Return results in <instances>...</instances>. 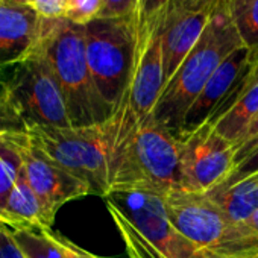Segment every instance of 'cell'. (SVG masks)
Wrapping results in <instances>:
<instances>
[{"label": "cell", "instance_id": "cell-1", "mask_svg": "<svg viewBox=\"0 0 258 258\" xmlns=\"http://www.w3.org/2000/svg\"><path fill=\"white\" fill-rule=\"evenodd\" d=\"M244 46L226 10L219 0L198 43L184 58L154 109V118L178 139L182 120L217 67L235 49Z\"/></svg>", "mask_w": 258, "mask_h": 258}, {"label": "cell", "instance_id": "cell-2", "mask_svg": "<svg viewBox=\"0 0 258 258\" xmlns=\"http://www.w3.org/2000/svg\"><path fill=\"white\" fill-rule=\"evenodd\" d=\"M181 188L179 140L151 115L111 157V193L148 191L164 196Z\"/></svg>", "mask_w": 258, "mask_h": 258}, {"label": "cell", "instance_id": "cell-3", "mask_svg": "<svg viewBox=\"0 0 258 258\" xmlns=\"http://www.w3.org/2000/svg\"><path fill=\"white\" fill-rule=\"evenodd\" d=\"M41 44L61 85L72 126L109 120L114 109L103 100L91 76L82 26L64 17L46 19Z\"/></svg>", "mask_w": 258, "mask_h": 258}, {"label": "cell", "instance_id": "cell-4", "mask_svg": "<svg viewBox=\"0 0 258 258\" xmlns=\"http://www.w3.org/2000/svg\"><path fill=\"white\" fill-rule=\"evenodd\" d=\"M161 199L170 223L213 258L258 256V234L232 222L205 193L178 188Z\"/></svg>", "mask_w": 258, "mask_h": 258}, {"label": "cell", "instance_id": "cell-5", "mask_svg": "<svg viewBox=\"0 0 258 258\" xmlns=\"http://www.w3.org/2000/svg\"><path fill=\"white\" fill-rule=\"evenodd\" d=\"M28 136L47 157L82 179L91 195L103 199L111 195V120L90 126H40L29 129Z\"/></svg>", "mask_w": 258, "mask_h": 258}, {"label": "cell", "instance_id": "cell-6", "mask_svg": "<svg viewBox=\"0 0 258 258\" xmlns=\"http://www.w3.org/2000/svg\"><path fill=\"white\" fill-rule=\"evenodd\" d=\"M0 96L28 131L40 126H72L61 85L43 44L26 59L0 73Z\"/></svg>", "mask_w": 258, "mask_h": 258}, {"label": "cell", "instance_id": "cell-7", "mask_svg": "<svg viewBox=\"0 0 258 258\" xmlns=\"http://www.w3.org/2000/svg\"><path fill=\"white\" fill-rule=\"evenodd\" d=\"M82 29L91 76L100 96L115 112L136 64L137 17H97Z\"/></svg>", "mask_w": 258, "mask_h": 258}, {"label": "cell", "instance_id": "cell-8", "mask_svg": "<svg viewBox=\"0 0 258 258\" xmlns=\"http://www.w3.org/2000/svg\"><path fill=\"white\" fill-rule=\"evenodd\" d=\"M160 20L158 13L139 32L137 56L131 81L118 109L109 118L114 133L112 151L154 115V109L166 87Z\"/></svg>", "mask_w": 258, "mask_h": 258}, {"label": "cell", "instance_id": "cell-9", "mask_svg": "<svg viewBox=\"0 0 258 258\" xmlns=\"http://www.w3.org/2000/svg\"><path fill=\"white\" fill-rule=\"evenodd\" d=\"M235 166L232 143L207 121L193 134L179 140V184L190 193H207L220 184Z\"/></svg>", "mask_w": 258, "mask_h": 258}, {"label": "cell", "instance_id": "cell-10", "mask_svg": "<svg viewBox=\"0 0 258 258\" xmlns=\"http://www.w3.org/2000/svg\"><path fill=\"white\" fill-rule=\"evenodd\" d=\"M167 258H213L169 220L163 199L148 191H117L108 198Z\"/></svg>", "mask_w": 258, "mask_h": 258}, {"label": "cell", "instance_id": "cell-11", "mask_svg": "<svg viewBox=\"0 0 258 258\" xmlns=\"http://www.w3.org/2000/svg\"><path fill=\"white\" fill-rule=\"evenodd\" d=\"M219 0H169L160 11L166 84L205 31Z\"/></svg>", "mask_w": 258, "mask_h": 258}, {"label": "cell", "instance_id": "cell-12", "mask_svg": "<svg viewBox=\"0 0 258 258\" xmlns=\"http://www.w3.org/2000/svg\"><path fill=\"white\" fill-rule=\"evenodd\" d=\"M23 161L26 178L41 205L44 229H50L64 204L91 195L90 187L82 179L47 157L29 140V136L23 146Z\"/></svg>", "mask_w": 258, "mask_h": 258}, {"label": "cell", "instance_id": "cell-13", "mask_svg": "<svg viewBox=\"0 0 258 258\" xmlns=\"http://www.w3.org/2000/svg\"><path fill=\"white\" fill-rule=\"evenodd\" d=\"M256 58L258 55L246 46L235 49L225 58L188 108L182 120L178 140L193 134L216 115V112L231 99Z\"/></svg>", "mask_w": 258, "mask_h": 258}, {"label": "cell", "instance_id": "cell-14", "mask_svg": "<svg viewBox=\"0 0 258 258\" xmlns=\"http://www.w3.org/2000/svg\"><path fill=\"white\" fill-rule=\"evenodd\" d=\"M44 23L29 5L0 4V73L34 53L43 41Z\"/></svg>", "mask_w": 258, "mask_h": 258}, {"label": "cell", "instance_id": "cell-15", "mask_svg": "<svg viewBox=\"0 0 258 258\" xmlns=\"http://www.w3.org/2000/svg\"><path fill=\"white\" fill-rule=\"evenodd\" d=\"M258 114V58L237 87L231 99L210 120L214 131L232 146L238 142L250 120Z\"/></svg>", "mask_w": 258, "mask_h": 258}, {"label": "cell", "instance_id": "cell-16", "mask_svg": "<svg viewBox=\"0 0 258 258\" xmlns=\"http://www.w3.org/2000/svg\"><path fill=\"white\" fill-rule=\"evenodd\" d=\"M205 195L232 222L244 225L258 210V173L232 185H216Z\"/></svg>", "mask_w": 258, "mask_h": 258}, {"label": "cell", "instance_id": "cell-17", "mask_svg": "<svg viewBox=\"0 0 258 258\" xmlns=\"http://www.w3.org/2000/svg\"><path fill=\"white\" fill-rule=\"evenodd\" d=\"M4 213H5L7 219L13 223L14 229H23V228L44 229L41 205H40V201H38L34 188L31 187V184L26 178L25 164L17 178L14 188L8 198Z\"/></svg>", "mask_w": 258, "mask_h": 258}, {"label": "cell", "instance_id": "cell-18", "mask_svg": "<svg viewBox=\"0 0 258 258\" xmlns=\"http://www.w3.org/2000/svg\"><path fill=\"white\" fill-rule=\"evenodd\" d=\"M26 140H28V133L26 134L10 133V134L0 136V216L4 219H7L4 211H5L8 198L25 164L23 146ZM10 225L13 228L11 222Z\"/></svg>", "mask_w": 258, "mask_h": 258}, {"label": "cell", "instance_id": "cell-19", "mask_svg": "<svg viewBox=\"0 0 258 258\" xmlns=\"http://www.w3.org/2000/svg\"><path fill=\"white\" fill-rule=\"evenodd\" d=\"M108 213L111 214L114 225L117 226L129 258H167L151 240H148L140 229L127 219V216L111 201L105 199Z\"/></svg>", "mask_w": 258, "mask_h": 258}, {"label": "cell", "instance_id": "cell-20", "mask_svg": "<svg viewBox=\"0 0 258 258\" xmlns=\"http://www.w3.org/2000/svg\"><path fill=\"white\" fill-rule=\"evenodd\" d=\"M13 235L26 258H67L58 235L50 229L23 228L14 229Z\"/></svg>", "mask_w": 258, "mask_h": 258}, {"label": "cell", "instance_id": "cell-21", "mask_svg": "<svg viewBox=\"0 0 258 258\" xmlns=\"http://www.w3.org/2000/svg\"><path fill=\"white\" fill-rule=\"evenodd\" d=\"M243 44L258 55V0H225Z\"/></svg>", "mask_w": 258, "mask_h": 258}, {"label": "cell", "instance_id": "cell-22", "mask_svg": "<svg viewBox=\"0 0 258 258\" xmlns=\"http://www.w3.org/2000/svg\"><path fill=\"white\" fill-rule=\"evenodd\" d=\"M102 5V0H69L64 19L75 25L84 26L100 16Z\"/></svg>", "mask_w": 258, "mask_h": 258}, {"label": "cell", "instance_id": "cell-23", "mask_svg": "<svg viewBox=\"0 0 258 258\" xmlns=\"http://www.w3.org/2000/svg\"><path fill=\"white\" fill-rule=\"evenodd\" d=\"M255 173H258V146L252 149L240 163H237L231 170V173L217 185H232Z\"/></svg>", "mask_w": 258, "mask_h": 258}, {"label": "cell", "instance_id": "cell-24", "mask_svg": "<svg viewBox=\"0 0 258 258\" xmlns=\"http://www.w3.org/2000/svg\"><path fill=\"white\" fill-rule=\"evenodd\" d=\"M99 17H137L140 0H102Z\"/></svg>", "mask_w": 258, "mask_h": 258}, {"label": "cell", "instance_id": "cell-25", "mask_svg": "<svg viewBox=\"0 0 258 258\" xmlns=\"http://www.w3.org/2000/svg\"><path fill=\"white\" fill-rule=\"evenodd\" d=\"M258 146V114L250 120L244 133L238 139V142L234 145L235 149V164L240 163L252 149Z\"/></svg>", "mask_w": 258, "mask_h": 258}, {"label": "cell", "instance_id": "cell-26", "mask_svg": "<svg viewBox=\"0 0 258 258\" xmlns=\"http://www.w3.org/2000/svg\"><path fill=\"white\" fill-rule=\"evenodd\" d=\"M26 134L28 129L20 117L13 111V108L7 103V100L0 96V134Z\"/></svg>", "mask_w": 258, "mask_h": 258}, {"label": "cell", "instance_id": "cell-27", "mask_svg": "<svg viewBox=\"0 0 258 258\" xmlns=\"http://www.w3.org/2000/svg\"><path fill=\"white\" fill-rule=\"evenodd\" d=\"M69 0H29V7L43 19H62Z\"/></svg>", "mask_w": 258, "mask_h": 258}, {"label": "cell", "instance_id": "cell-28", "mask_svg": "<svg viewBox=\"0 0 258 258\" xmlns=\"http://www.w3.org/2000/svg\"><path fill=\"white\" fill-rule=\"evenodd\" d=\"M169 0H140L137 11V32H140L148 22H151L166 5Z\"/></svg>", "mask_w": 258, "mask_h": 258}, {"label": "cell", "instance_id": "cell-29", "mask_svg": "<svg viewBox=\"0 0 258 258\" xmlns=\"http://www.w3.org/2000/svg\"><path fill=\"white\" fill-rule=\"evenodd\" d=\"M0 258H26L25 252L16 241L11 228L0 229Z\"/></svg>", "mask_w": 258, "mask_h": 258}, {"label": "cell", "instance_id": "cell-30", "mask_svg": "<svg viewBox=\"0 0 258 258\" xmlns=\"http://www.w3.org/2000/svg\"><path fill=\"white\" fill-rule=\"evenodd\" d=\"M58 238H59V243H61V246H62V249H64L67 258H100V256L93 255V253L87 252L85 249L76 246L75 243H72L70 240L61 237V235H58Z\"/></svg>", "mask_w": 258, "mask_h": 258}, {"label": "cell", "instance_id": "cell-31", "mask_svg": "<svg viewBox=\"0 0 258 258\" xmlns=\"http://www.w3.org/2000/svg\"><path fill=\"white\" fill-rule=\"evenodd\" d=\"M246 225H247L252 231H255V232L258 234V210L252 214V217L246 222Z\"/></svg>", "mask_w": 258, "mask_h": 258}, {"label": "cell", "instance_id": "cell-32", "mask_svg": "<svg viewBox=\"0 0 258 258\" xmlns=\"http://www.w3.org/2000/svg\"><path fill=\"white\" fill-rule=\"evenodd\" d=\"M0 4H11V5H29V0H0Z\"/></svg>", "mask_w": 258, "mask_h": 258}, {"label": "cell", "instance_id": "cell-33", "mask_svg": "<svg viewBox=\"0 0 258 258\" xmlns=\"http://www.w3.org/2000/svg\"><path fill=\"white\" fill-rule=\"evenodd\" d=\"M2 228H11V225H10V222L7 219H4L2 216H0V229H2Z\"/></svg>", "mask_w": 258, "mask_h": 258}, {"label": "cell", "instance_id": "cell-34", "mask_svg": "<svg viewBox=\"0 0 258 258\" xmlns=\"http://www.w3.org/2000/svg\"><path fill=\"white\" fill-rule=\"evenodd\" d=\"M0 136H2V134H0Z\"/></svg>", "mask_w": 258, "mask_h": 258}, {"label": "cell", "instance_id": "cell-35", "mask_svg": "<svg viewBox=\"0 0 258 258\" xmlns=\"http://www.w3.org/2000/svg\"><path fill=\"white\" fill-rule=\"evenodd\" d=\"M256 258H258V256H256Z\"/></svg>", "mask_w": 258, "mask_h": 258}]
</instances>
